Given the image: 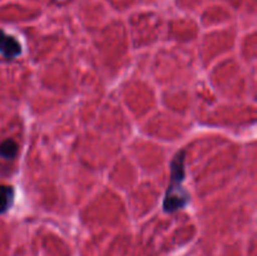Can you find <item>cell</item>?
Masks as SVG:
<instances>
[{"instance_id": "cell-3", "label": "cell", "mask_w": 257, "mask_h": 256, "mask_svg": "<svg viewBox=\"0 0 257 256\" xmlns=\"http://www.w3.org/2000/svg\"><path fill=\"white\" fill-rule=\"evenodd\" d=\"M14 201V190L10 186L0 185V213L10 208Z\"/></svg>"}, {"instance_id": "cell-1", "label": "cell", "mask_w": 257, "mask_h": 256, "mask_svg": "<svg viewBox=\"0 0 257 256\" xmlns=\"http://www.w3.org/2000/svg\"><path fill=\"white\" fill-rule=\"evenodd\" d=\"M185 176V151H180L171 163V182L163 201L166 212H175L188 203V192L182 186Z\"/></svg>"}, {"instance_id": "cell-2", "label": "cell", "mask_w": 257, "mask_h": 256, "mask_svg": "<svg viewBox=\"0 0 257 256\" xmlns=\"http://www.w3.org/2000/svg\"><path fill=\"white\" fill-rule=\"evenodd\" d=\"M0 53L7 59H13L22 54V45L12 35L0 29Z\"/></svg>"}, {"instance_id": "cell-4", "label": "cell", "mask_w": 257, "mask_h": 256, "mask_svg": "<svg viewBox=\"0 0 257 256\" xmlns=\"http://www.w3.org/2000/svg\"><path fill=\"white\" fill-rule=\"evenodd\" d=\"M17 152L18 146L13 140H7L4 141V142H2V145H0V156H2V157L10 160V158L15 157Z\"/></svg>"}]
</instances>
